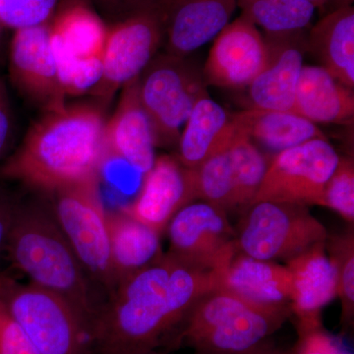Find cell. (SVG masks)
<instances>
[{
    "label": "cell",
    "instance_id": "cell-36",
    "mask_svg": "<svg viewBox=\"0 0 354 354\" xmlns=\"http://www.w3.org/2000/svg\"><path fill=\"white\" fill-rule=\"evenodd\" d=\"M13 116L6 83L0 79V155L8 144L12 132Z\"/></svg>",
    "mask_w": 354,
    "mask_h": 354
},
{
    "label": "cell",
    "instance_id": "cell-21",
    "mask_svg": "<svg viewBox=\"0 0 354 354\" xmlns=\"http://www.w3.org/2000/svg\"><path fill=\"white\" fill-rule=\"evenodd\" d=\"M237 134L232 114L209 95L199 100L188 116L178 140L179 162L196 169L230 147Z\"/></svg>",
    "mask_w": 354,
    "mask_h": 354
},
{
    "label": "cell",
    "instance_id": "cell-34",
    "mask_svg": "<svg viewBox=\"0 0 354 354\" xmlns=\"http://www.w3.org/2000/svg\"><path fill=\"white\" fill-rule=\"evenodd\" d=\"M297 354H348L341 342L328 334L323 327L300 333Z\"/></svg>",
    "mask_w": 354,
    "mask_h": 354
},
{
    "label": "cell",
    "instance_id": "cell-13",
    "mask_svg": "<svg viewBox=\"0 0 354 354\" xmlns=\"http://www.w3.org/2000/svg\"><path fill=\"white\" fill-rule=\"evenodd\" d=\"M267 41L243 16L228 23L214 41L203 70L207 86L245 88L269 60Z\"/></svg>",
    "mask_w": 354,
    "mask_h": 354
},
{
    "label": "cell",
    "instance_id": "cell-41",
    "mask_svg": "<svg viewBox=\"0 0 354 354\" xmlns=\"http://www.w3.org/2000/svg\"><path fill=\"white\" fill-rule=\"evenodd\" d=\"M272 354H283V353H279V351H274V353H272Z\"/></svg>",
    "mask_w": 354,
    "mask_h": 354
},
{
    "label": "cell",
    "instance_id": "cell-3",
    "mask_svg": "<svg viewBox=\"0 0 354 354\" xmlns=\"http://www.w3.org/2000/svg\"><path fill=\"white\" fill-rule=\"evenodd\" d=\"M6 252L30 283L66 301L90 334L104 300L62 232L50 202L20 201Z\"/></svg>",
    "mask_w": 354,
    "mask_h": 354
},
{
    "label": "cell",
    "instance_id": "cell-22",
    "mask_svg": "<svg viewBox=\"0 0 354 354\" xmlns=\"http://www.w3.org/2000/svg\"><path fill=\"white\" fill-rule=\"evenodd\" d=\"M295 111L315 124H349L354 118L353 90L320 65H304L295 93Z\"/></svg>",
    "mask_w": 354,
    "mask_h": 354
},
{
    "label": "cell",
    "instance_id": "cell-1",
    "mask_svg": "<svg viewBox=\"0 0 354 354\" xmlns=\"http://www.w3.org/2000/svg\"><path fill=\"white\" fill-rule=\"evenodd\" d=\"M216 288L204 271L167 252L118 283L104 299L88 334L93 354H136L176 348L193 305Z\"/></svg>",
    "mask_w": 354,
    "mask_h": 354
},
{
    "label": "cell",
    "instance_id": "cell-14",
    "mask_svg": "<svg viewBox=\"0 0 354 354\" xmlns=\"http://www.w3.org/2000/svg\"><path fill=\"white\" fill-rule=\"evenodd\" d=\"M9 69L16 87L46 113L65 106L66 95L58 78L48 23L16 30Z\"/></svg>",
    "mask_w": 354,
    "mask_h": 354
},
{
    "label": "cell",
    "instance_id": "cell-20",
    "mask_svg": "<svg viewBox=\"0 0 354 354\" xmlns=\"http://www.w3.org/2000/svg\"><path fill=\"white\" fill-rule=\"evenodd\" d=\"M106 156L142 174L152 169L156 142L152 124L140 102L138 78L122 88L120 102L106 125Z\"/></svg>",
    "mask_w": 354,
    "mask_h": 354
},
{
    "label": "cell",
    "instance_id": "cell-31",
    "mask_svg": "<svg viewBox=\"0 0 354 354\" xmlns=\"http://www.w3.org/2000/svg\"><path fill=\"white\" fill-rule=\"evenodd\" d=\"M58 0H0V22L15 30L46 24Z\"/></svg>",
    "mask_w": 354,
    "mask_h": 354
},
{
    "label": "cell",
    "instance_id": "cell-26",
    "mask_svg": "<svg viewBox=\"0 0 354 354\" xmlns=\"http://www.w3.org/2000/svg\"><path fill=\"white\" fill-rule=\"evenodd\" d=\"M108 32L104 20L81 3L64 8L50 25V39L81 58L102 57Z\"/></svg>",
    "mask_w": 354,
    "mask_h": 354
},
{
    "label": "cell",
    "instance_id": "cell-39",
    "mask_svg": "<svg viewBox=\"0 0 354 354\" xmlns=\"http://www.w3.org/2000/svg\"><path fill=\"white\" fill-rule=\"evenodd\" d=\"M136 354H160L158 353V351H144V353H140Z\"/></svg>",
    "mask_w": 354,
    "mask_h": 354
},
{
    "label": "cell",
    "instance_id": "cell-35",
    "mask_svg": "<svg viewBox=\"0 0 354 354\" xmlns=\"http://www.w3.org/2000/svg\"><path fill=\"white\" fill-rule=\"evenodd\" d=\"M19 200L0 184V254L6 251L7 242L19 206Z\"/></svg>",
    "mask_w": 354,
    "mask_h": 354
},
{
    "label": "cell",
    "instance_id": "cell-17",
    "mask_svg": "<svg viewBox=\"0 0 354 354\" xmlns=\"http://www.w3.org/2000/svg\"><path fill=\"white\" fill-rule=\"evenodd\" d=\"M236 0H167L160 9L164 20L165 53L188 57L230 23Z\"/></svg>",
    "mask_w": 354,
    "mask_h": 354
},
{
    "label": "cell",
    "instance_id": "cell-16",
    "mask_svg": "<svg viewBox=\"0 0 354 354\" xmlns=\"http://www.w3.org/2000/svg\"><path fill=\"white\" fill-rule=\"evenodd\" d=\"M270 55L265 68L248 86L250 108L295 113V93L304 68V31L266 35Z\"/></svg>",
    "mask_w": 354,
    "mask_h": 354
},
{
    "label": "cell",
    "instance_id": "cell-24",
    "mask_svg": "<svg viewBox=\"0 0 354 354\" xmlns=\"http://www.w3.org/2000/svg\"><path fill=\"white\" fill-rule=\"evenodd\" d=\"M106 223L116 286L122 279L164 255L160 242L162 234L128 215L123 209L106 213Z\"/></svg>",
    "mask_w": 354,
    "mask_h": 354
},
{
    "label": "cell",
    "instance_id": "cell-4",
    "mask_svg": "<svg viewBox=\"0 0 354 354\" xmlns=\"http://www.w3.org/2000/svg\"><path fill=\"white\" fill-rule=\"evenodd\" d=\"M290 310L249 304L214 288L197 300L186 317L177 346L186 344L204 354H269V339Z\"/></svg>",
    "mask_w": 354,
    "mask_h": 354
},
{
    "label": "cell",
    "instance_id": "cell-9",
    "mask_svg": "<svg viewBox=\"0 0 354 354\" xmlns=\"http://www.w3.org/2000/svg\"><path fill=\"white\" fill-rule=\"evenodd\" d=\"M339 160L327 138L309 140L277 153L268 165L252 204L272 201L322 206L324 188Z\"/></svg>",
    "mask_w": 354,
    "mask_h": 354
},
{
    "label": "cell",
    "instance_id": "cell-6",
    "mask_svg": "<svg viewBox=\"0 0 354 354\" xmlns=\"http://www.w3.org/2000/svg\"><path fill=\"white\" fill-rule=\"evenodd\" d=\"M138 94L157 147L178 143L195 104L209 95L203 73L187 57L165 53H158L140 74Z\"/></svg>",
    "mask_w": 354,
    "mask_h": 354
},
{
    "label": "cell",
    "instance_id": "cell-25",
    "mask_svg": "<svg viewBox=\"0 0 354 354\" xmlns=\"http://www.w3.org/2000/svg\"><path fill=\"white\" fill-rule=\"evenodd\" d=\"M232 118L237 131L276 155L309 140L326 138L315 123L291 111L249 108Z\"/></svg>",
    "mask_w": 354,
    "mask_h": 354
},
{
    "label": "cell",
    "instance_id": "cell-40",
    "mask_svg": "<svg viewBox=\"0 0 354 354\" xmlns=\"http://www.w3.org/2000/svg\"><path fill=\"white\" fill-rule=\"evenodd\" d=\"M274 349H272V351H271V353H270L269 354H272V353H274ZM194 354H204V353H195Z\"/></svg>",
    "mask_w": 354,
    "mask_h": 354
},
{
    "label": "cell",
    "instance_id": "cell-7",
    "mask_svg": "<svg viewBox=\"0 0 354 354\" xmlns=\"http://www.w3.org/2000/svg\"><path fill=\"white\" fill-rule=\"evenodd\" d=\"M0 292L13 318L41 354H88V330L62 297L0 274Z\"/></svg>",
    "mask_w": 354,
    "mask_h": 354
},
{
    "label": "cell",
    "instance_id": "cell-37",
    "mask_svg": "<svg viewBox=\"0 0 354 354\" xmlns=\"http://www.w3.org/2000/svg\"><path fill=\"white\" fill-rule=\"evenodd\" d=\"M305 1L308 2V3L312 4V6L317 8V7H322L325 6V4L328 3L330 0H305Z\"/></svg>",
    "mask_w": 354,
    "mask_h": 354
},
{
    "label": "cell",
    "instance_id": "cell-27",
    "mask_svg": "<svg viewBox=\"0 0 354 354\" xmlns=\"http://www.w3.org/2000/svg\"><path fill=\"white\" fill-rule=\"evenodd\" d=\"M242 15L265 30L266 35L304 31L315 7L305 0H236Z\"/></svg>",
    "mask_w": 354,
    "mask_h": 354
},
{
    "label": "cell",
    "instance_id": "cell-29",
    "mask_svg": "<svg viewBox=\"0 0 354 354\" xmlns=\"http://www.w3.org/2000/svg\"><path fill=\"white\" fill-rule=\"evenodd\" d=\"M326 248L337 270V297L342 301V323L351 327L354 317V235L353 230L328 237Z\"/></svg>",
    "mask_w": 354,
    "mask_h": 354
},
{
    "label": "cell",
    "instance_id": "cell-32",
    "mask_svg": "<svg viewBox=\"0 0 354 354\" xmlns=\"http://www.w3.org/2000/svg\"><path fill=\"white\" fill-rule=\"evenodd\" d=\"M104 22L114 25L138 14L160 10L167 0H87Z\"/></svg>",
    "mask_w": 354,
    "mask_h": 354
},
{
    "label": "cell",
    "instance_id": "cell-12",
    "mask_svg": "<svg viewBox=\"0 0 354 354\" xmlns=\"http://www.w3.org/2000/svg\"><path fill=\"white\" fill-rule=\"evenodd\" d=\"M169 252L204 271L214 272L237 251L227 214L207 202L190 203L169 221Z\"/></svg>",
    "mask_w": 354,
    "mask_h": 354
},
{
    "label": "cell",
    "instance_id": "cell-33",
    "mask_svg": "<svg viewBox=\"0 0 354 354\" xmlns=\"http://www.w3.org/2000/svg\"><path fill=\"white\" fill-rule=\"evenodd\" d=\"M0 354H41L7 308L0 292Z\"/></svg>",
    "mask_w": 354,
    "mask_h": 354
},
{
    "label": "cell",
    "instance_id": "cell-15",
    "mask_svg": "<svg viewBox=\"0 0 354 354\" xmlns=\"http://www.w3.org/2000/svg\"><path fill=\"white\" fill-rule=\"evenodd\" d=\"M196 199L193 169L176 157L164 155L145 174L134 202L122 209L162 234L176 213Z\"/></svg>",
    "mask_w": 354,
    "mask_h": 354
},
{
    "label": "cell",
    "instance_id": "cell-38",
    "mask_svg": "<svg viewBox=\"0 0 354 354\" xmlns=\"http://www.w3.org/2000/svg\"><path fill=\"white\" fill-rule=\"evenodd\" d=\"M335 1L337 2V4H339V6H351V3H353V0H335Z\"/></svg>",
    "mask_w": 354,
    "mask_h": 354
},
{
    "label": "cell",
    "instance_id": "cell-30",
    "mask_svg": "<svg viewBox=\"0 0 354 354\" xmlns=\"http://www.w3.org/2000/svg\"><path fill=\"white\" fill-rule=\"evenodd\" d=\"M322 206L337 212L348 223L354 221V164L351 158L339 157L324 188Z\"/></svg>",
    "mask_w": 354,
    "mask_h": 354
},
{
    "label": "cell",
    "instance_id": "cell-23",
    "mask_svg": "<svg viewBox=\"0 0 354 354\" xmlns=\"http://www.w3.org/2000/svg\"><path fill=\"white\" fill-rule=\"evenodd\" d=\"M306 48L320 66L349 88H354V9L337 7L310 30Z\"/></svg>",
    "mask_w": 354,
    "mask_h": 354
},
{
    "label": "cell",
    "instance_id": "cell-11",
    "mask_svg": "<svg viewBox=\"0 0 354 354\" xmlns=\"http://www.w3.org/2000/svg\"><path fill=\"white\" fill-rule=\"evenodd\" d=\"M160 10L148 11L111 26L102 51V77L92 95L106 104L138 78L164 44Z\"/></svg>",
    "mask_w": 354,
    "mask_h": 354
},
{
    "label": "cell",
    "instance_id": "cell-18",
    "mask_svg": "<svg viewBox=\"0 0 354 354\" xmlns=\"http://www.w3.org/2000/svg\"><path fill=\"white\" fill-rule=\"evenodd\" d=\"M326 241L286 262L291 274L290 309L297 318L298 334L322 327V310L337 297V270Z\"/></svg>",
    "mask_w": 354,
    "mask_h": 354
},
{
    "label": "cell",
    "instance_id": "cell-5",
    "mask_svg": "<svg viewBox=\"0 0 354 354\" xmlns=\"http://www.w3.org/2000/svg\"><path fill=\"white\" fill-rule=\"evenodd\" d=\"M48 196L58 225L79 262L95 288L108 297L116 288V281L99 176L64 186Z\"/></svg>",
    "mask_w": 354,
    "mask_h": 354
},
{
    "label": "cell",
    "instance_id": "cell-8",
    "mask_svg": "<svg viewBox=\"0 0 354 354\" xmlns=\"http://www.w3.org/2000/svg\"><path fill=\"white\" fill-rule=\"evenodd\" d=\"M247 209L235 241L239 250L254 259L286 262L329 237L304 205L261 201Z\"/></svg>",
    "mask_w": 354,
    "mask_h": 354
},
{
    "label": "cell",
    "instance_id": "cell-10",
    "mask_svg": "<svg viewBox=\"0 0 354 354\" xmlns=\"http://www.w3.org/2000/svg\"><path fill=\"white\" fill-rule=\"evenodd\" d=\"M269 162L259 147L239 132L228 148L193 169L197 199L227 214L248 208L259 190Z\"/></svg>",
    "mask_w": 354,
    "mask_h": 354
},
{
    "label": "cell",
    "instance_id": "cell-2",
    "mask_svg": "<svg viewBox=\"0 0 354 354\" xmlns=\"http://www.w3.org/2000/svg\"><path fill=\"white\" fill-rule=\"evenodd\" d=\"M106 125L102 109L91 104L46 111L0 165V179L48 195L99 176L106 158Z\"/></svg>",
    "mask_w": 354,
    "mask_h": 354
},
{
    "label": "cell",
    "instance_id": "cell-28",
    "mask_svg": "<svg viewBox=\"0 0 354 354\" xmlns=\"http://www.w3.org/2000/svg\"><path fill=\"white\" fill-rule=\"evenodd\" d=\"M50 46L65 95L92 94L102 80V57H76L51 39Z\"/></svg>",
    "mask_w": 354,
    "mask_h": 354
},
{
    "label": "cell",
    "instance_id": "cell-19",
    "mask_svg": "<svg viewBox=\"0 0 354 354\" xmlns=\"http://www.w3.org/2000/svg\"><path fill=\"white\" fill-rule=\"evenodd\" d=\"M214 274L218 290L258 306L291 311V274L286 265L254 259L237 249Z\"/></svg>",
    "mask_w": 354,
    "mask_h": 354
}]
</instances>
